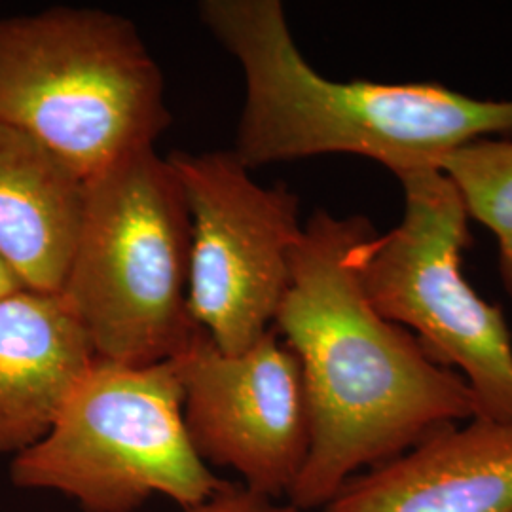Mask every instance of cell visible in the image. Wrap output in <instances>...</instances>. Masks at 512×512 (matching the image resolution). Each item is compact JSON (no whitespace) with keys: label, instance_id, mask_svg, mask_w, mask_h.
Listing matches in <instances>:
<instances>
[{"label":"cell","instance_id":"1","mask_svg":"<svg viewBox=\"0 0 512 512\" xmlns=\"http://www.w3.org/2000/svg\"><path fill=\"white\" fill-rule=\"evenodd\" d=\"M376 234L363 215L317 209L291 255L274 329L300 361L310 410V454L289 494L298 512L321 511L349 478L476 418L458 372L368 300L359 264Z\"/></svg>","mask_w":512,"mask_h":512},{"label":"cell","instance_id":"2","mask_svg":"<svg viewBox=\"0 0 512 512\" xmlns=\"http://www.w3.org/2000/svg\"><path fill=\"white\" fill-rule=\"evenodd\" d=\"M202 23L234 55L245 103L234 154L249 169L355 154L397 179L454 148L512 137V99H478L440 82L330 80L294 42L279 0H205Z\"/></svg>","mask_w":512,"mask_h":512},{"label":"cell","instance_id":"3","mask_svg":"<svg viewBox=\"0 0 512 512\" xmlns=\"http://www.w3.org/2000/svg\"><path fill=\"white\" fill-rule=\"evenodd\" d=\"M192 220L171 165L154 148L86 181L71 264L59 296L97 359L156 365L202 332L190 311Z\"/></svg>","mask_w":512,"mask_h":512},{"label":"cell","instance_id":"4","mask_svg":"<svg viewBox=\"0 0 512 512\" xmlns=\"http://www.w3.org/2000/svg\"><path fill=\"white\" fill-rule=\"evenodd\" d=\"M0 120L84 179L154 148L171 124L165 80L133 21L52 6L0 19Z\"/></svg>","mask_w":512,"mask_h":512},{"label":"cell","instance_id":"5","mask_svg":"<svg viewBox=\"0 0 512 512\" xmlns=\"http://www.w3.org/2000/svg\"><path fill=\"white\" fill-rule=\"evenodd\" d=\"M10 476L25 490L67 495L84 512H133L152 495L188 511L224 486L186 433L175 363L97 357L50 433L14 458Z\"/></svg>","mask_w":512,"mask_h":512},{"label":"cell","instance_id":"6","mask_svg":"<svg viewBox=\"0 0 512 512\" xmlns=\"http://www.w3.org/2000/svg\"><path fill=\"white\" fill-rule=\"evenodd\" d=\"M401 222L368 241L361 283L385 319L412 332L440 366L473 391L478 420L512 423V334L503 310L463 274L469 215L439 169L399 177Z\"/></svg>","mask_w":512,"mask_h":512},{"label":"cell","instance_id":"7","mask_svg":"<svg viewBox=\"0 0 512 512\" xmlns=\"http://www.w3.org/2000/svg\"><path fill=\"white\" fill-rule=\"evenodd\" d=\"M192 220L190 311L230 355L274 327L302 234L300 198L287 184L262 186L232 150L167 158Z\"/></svg>","mask_w":512,"mask_h":512},{"label":"cell","instance_id":"8","mask_svg":"<svg viewBox=\"0 0 512 512\" xmlns=\"http://www.w3.org/2000/svg\"><path fill=\"white\" fill-rule=\"evenodd\" d=\"M171 361L186 433L203 463L236 471L262 497H289L310 454V410L300 361L277 330L236 355L202 330Z\"/></svg>","mask_w":512,"mask_h":512},{"label":"cell","instance_id":"9","mask_svg":"<svg viewBox=\"0 0 512 512\" xmlns=\"http://www.w3.org/2000/svg\"><path fill=\"white\" fill-rule=\"evenodd\" d=\"M321 512H512V423L450 427L349 478Z\"/></svg>","mask_w":512,"mask_h":512},{"label":"cell","instance_id":"10","mask_svg":"<svg viewBox=\"0 0 512 512\" xmlns=\"http://www.w3.org/2000/svg\"><path fill=\"white\" fill-rule=\"evenodd\" d=\"M95 361L88 334L59 294L0 298V456L44 439Z\"/></svg>","mask_w":512,"mask_h":512},{"label":"cell","instance_id":"11","mask_svg":"<svg viewBox=\"0 0 512 512\" xmlns=\"http://www.w3.org/2000/svg\"><path fill=\"white\" fill-rule=\"evenodd\" d=\"M86 181L27 131L0 120V258L29 291L59 294Z\"/></svg>","mask_w":512,"mask_h":512},{"label":"cell","instance_id":"12","mask_svg":"<svg viewBox=\"0 0 512 512\" xmlns=\"http://www.w3.org/2000/svg\"><path fill=\"white\" fill-rule=\"evenodd\" d=\"M454 184L469 219L497 243V272L512 300V137H484L444 154L437 165Z\"/></svg>","mask_w":512,"mask_h":512},{"label":"cell","instance_id":"13","mask_svg":"<svg viewBox=\"0 0 512 512\" xmlns=\"http://www.w3.org/2000/svg\"><path fill=\"white\" fill-rule=\"evenodd\" d=\"M183 512H298L291 503H277L274 499L262 497L243 484L224 482L219 492L211 495L202 505Z\"/></svg>","mask_w":512,"mask_h":512},{"label":"cell","instance_id":"14","mask_svg":"<svg viewBox=\"0 0 512 512\" xmlns=\"http://www.w3.org/2000/svg\"><path fill=\"white\" fill-rule=\"evenodd\" d=\"M21 289H25V285L19 281V277L14 274V270L0 258V298H4L8 294L18 293Z\"/></svg>","mask_w":512,"mask_h":512}]
</instances>
